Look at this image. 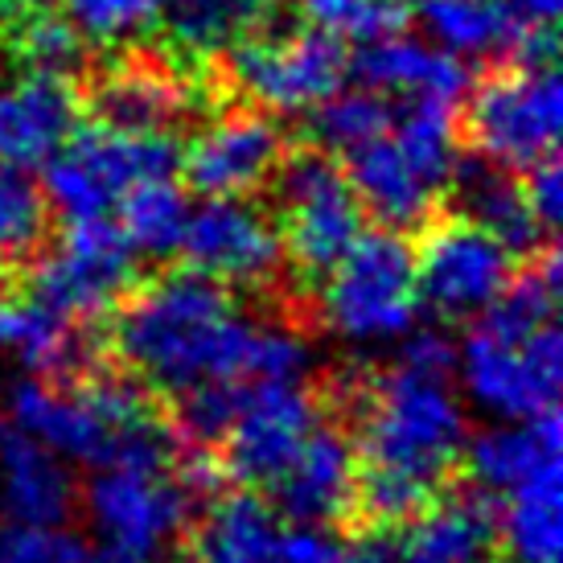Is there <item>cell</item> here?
Instances as JSON below:
<instances>
[{"label":"cell","instance_id":"1","mask_svg":"<svg viewBox=\"0 0 563 563\" xmlns=\"http://www.w3.org/2000/svg\"><path fill=\"white\" fill-rule=\"evenodd\" d=\"M465 407L453 371L395 362L358 391V494L354 510L399 527L449 482L465 453Z\"/></svg>","mask_w":563,"mask_h":563},{"label":"cell","instance_id":"2","mask_svg":"<svg viewBox=\"0 0 563 563\" xmlns=\"http://www.w3.org/2000/svg\"><path fill=\"white\" fill-rule=\"evenodd\" d=\"M264 325L194 267L165 272L132 292L115 317V354L161 395L202 383H260Z\"/></svg>","mask_w":563,"mask_h":563},{"label":"cell","instance_id":"3","mask_svg":"<svg viewBox=\"0 0 563 563\" xmlns=\"http://www.w3.org/2000/svg\"><path fill=\"white\" fill-rule=\"evenodd\" d=\"M181 165V148L173 132H124V128L95 124L70 132V141L42 165L46 169V202L66 222L111 219L132 186L173 177Z\"/></svg>","mask_w":563,"mask_h":563},{"label":"cell","instance_id":"4","mask_svg":"<svg viewBox=\"0 0 563 563\" xmlns=\"http://www.w3.org/2000/svg\"><path fill=\"white\" fill-rule=\"evenodd\" d=\"M321 309L329 329L358 345L404 338L420 297H416V255L399 231H362L354 247L325 272Z\"/></svg>","mask_w":563,"mask_h":563},{"label":"cell","instance_id":"5","mask_svg":"<svg viewBox=\"0 0 563 563\" xmlns=\"http://www.w3.org/2000/svg\"><path fill=\"white\" fill-rule=\"evenodd\" d=\"M456 362L470 399L498 420H531L560 399L563 342L555 321L539 329H501L477 317Z\"/></svg>","mask_w":563,"mask_h":563},{"label":"cell","instance_id":"6","mask_svg":"<svg viewBox=\"0 0 563 563\" xmlns=\"http://www.w3.org/2000/svg\"><path fill=\"white\" fill-rule=\"evenodd\" d=\"M276 177L280 198V243L284 255L305 276H325L329 267L354 247L362 235V206L345 181V169L321 148L284 153Z\"/></svg>","mask_w":563,"mask_h":563},{"label":"cell","instance_id":"7","mask_svg":"<svg viewBox=\"0 0 563 563\" xmlns=\"http://www.w3.org/2000/svg\"><path fill=\"white\" fill-rule=\"evenodd\" d=\"M563 120V91L555 66L501 70L473 91L465 132L485 161L510 173H527L555 153Z\"/></svg>","mask_w":563,"mask_h":563},{"label":"cell","instance_id":"8","mask_svg":"<svg viewBox=\"0 0 563 563\" xmlns=\"http://www.w3.org/2000/svg\"><path fill=\"white\" fill-rule=\"evenodd\" d=\"M194 489L181 473L144 465H103L87 485V515L103 551L153 563L181 534L194 510Z\"/></svg>","mask_w":563,"mask_h":563},{"label":"cell","instance_id":"9","mask_svg":"<svg viewBox=\"0 0 563 563\" xmlns=\"http://www.w3.org/2000/svg\"><path fill=\"white\" fill-rule=\"evenodd\" d=\"M231 79L267 111H284V115L313 111L321 99L345 87L350 54H345V42L321 30H255L231 46Z\"/></svg>","mask_w":563,"mask_h":563},{"label":"cell","instance_id":"10","mask_svg":"<svg viewBox=\"0 0 563 563\" xmlns=\"http://www.w3.org/2000/svg\"><path fill=\"white\" fill-rule=\"evenodd\" d=\"M132 260H136V251L124 239L120 222H66L63 247L33 267L30 292L37 300H46L66 321L99 317L132 288V276H136Z\"/></svg>","mask_w":563,"mask_h":563},{"label":"cell","instance_id":"11","mask_svg":"<svg viewBox=\"0 0 563 563\" xmlns=\"http://www.w3.org/2000/svg\"><path fill=\"white\" fill-rule=\"evenodd\" d=\"M416 255V297L444 321L482 317L510 284V251L470 219L428 227Z\"/></svg>","mask_w":563,"mask_h":563},{"label":"cell","instance_id":"12","mask_svg":"<svg viewBox=\"0 0 563 563\" xmlns=\"http://www.w3.org/2000/svg\"><path fill=\"white\" fill-rule=\"evenodd\" d=\"M317 423L321 416L313 395L300 383H247L235 420L222 437L219 470L243 485H272Z\"/></svg>","mask_w":563,"mask_h":563},{"label":"cell","instance_id":"13","mask_svg":"<svg viewBox=\"0 0 563 563\" xmlns=\"http://www.w3.org/2000/svg\"><path fill=\"white\" fill-rule=\"evenodd\" d=\"M177 251L194 272L239 288L267 284L284 260L280 227L247 198H206L189 210Z\"/></svg>","mask_w":563,"mask_h":563},{"label":"cell","instance_id":"14","mask_svg":"<svg viewBox=\"0 0 563 563\" xmlns=\"http://www.w3.org/2000/svg\"><path fill=\"white\" fill-rule=\"evenodd\" d=\"M284 153L280 124L272 115L239 108L198 128L189 148H181L177 169H186V181L202 198H247L272 181Z\"/></svg>","mask_w":563,"mask_h":563},{"label":"cell","instance_id":"15","mask_svg":"<svg viewBox=\"0 0 563 563\" xmlns=\"http://www.w3.org/2000/svg\"><path fill=\"white\" fill-rule=\"evenodd\" d=\"M79 128V95L66 75L25 70L0 87V161L42 169Z\"/></svg>","mask_w":563,"mask_h":563},{"label":"cell","instance_id":"16","mask_svg":"<svg viewBox=\"0 0 563 563\" xmlns=\"http://www.w3.org/2000/svg\"><path fill=\"white\" fill-rule=\"evenodd\" d=\"M280 510L297 522H313V527H329L338 518L354 515V494H358V453L354 440L317 423L305 437L297 456L288 461V470L272 482Z\"/></svg>","mask_w":563,"mask_h":563},{"label":"cell","instance_id":"17","mask_svg":"<svg viewBox=\"0 0 563 563\" xmlns=\"http://www.w3.org/2000/svg\"><path fill=\"white\" fill-rule=\"evenodd\" d=\"M498 548V510L482 489L423 501L395 543V563H489Z\"/></svg>","mask_w":563,"mask_h":563},{"label":"cell","instance_id":"18","mask_svg":"<svg viewBox=\"0 0 563 563\" xmlns=\"http://www.w3.org/2000/svg\"><path fill=\"white\" fill-rule=\"evenodd\" d=\"M0 510L30 527H63L75 515V477L63 456L16 423H0Z\"/></svg>","mask_w":563,"mask_h":563},{"label":"cell","instance_id":"19","mask_svg":"<svg viewBox=\"0 0 563 563\" xmlns=\"http://www.w3.org/2000/svg\"><path fill=\"white\" fill-rule=\"evenodd\" d=\"M194 99L198 91L177 70L148 58H128L91 82L95 120L124 132H173L194 111Z\"/></svg>","mask_w":563,"mask_h":563},{"label":"cell","instance_id":"20","mask_svg":"<svg viewBox=\"0 0 563 563\" xmlns=\"http://www.w3.org/2000/svg\"><path fill=\"white\" fill-rule=\"evenodd\" d=\"M563 423L548 407L531 420H506L485 428L482 437L465 440V465L482 494H515L522 485L560 473Z\"/></svg>","mask_w":563,"mask_h":563},{"label":"cell","instance_id":"21","mask_svg":"<svg viewBox=\"0 0 563 563\" xmlns=\"http://www.w3.org/2000/svg\"><path fill=\"white\" fill-rule=\"evenodd\" d=\"M345 181H350L362 210H371L378 222H387V231L423 227L432 219L440 198V189L391 141V128L375 141L358 144L354 153H345Z\"/></svg>","mask_w":563,"mask_h":563},{"label":"cell","instance_id":"22","mask_svg":"<svg viewBox=\"0 0 563 563\" xmlns=\"http://www.w3.org/2000/svg\"><path fill=\"white\" fill-rule=\"evenodd\" d=\"M350 70L358 75L362 87L383 95H407V99H449L456 103L470 91V70L465 63L440 46L404 37V33H383L375 42H362V54L350 58Z\"/></svg>","mask_w":563,"mask_h":563},{"label":"cell","instance_id":"23","mask_svg":"<svg viewBox=\"0 0 563 563\" xmlns=\"http://www.w3.org/2000/svg\"><path fill=\"white\" fill-rule=\"evenodd\" d=\"M449 186L456 189L461 198V210L473 227H482L485 235H494L510 255H539L543 243H548V231L539 227V219L531 214V206L522 198V186H518L510 169H501L494 161H461L456 157L453 177Z\"/></svg>","mask_w":563,"mask_h":563},{"label":"cell","instance_id":"24","mask_svg":"<svg viewBox=\"0 0 563 563\" xmlns=\"http://www.w3.org/2000/svg\"><path fill=\"white\" fill-rule=\"evenodd\" d=\"M276 534V510L251 489H239L210 501L186 548L177 551V563H272Z\"/></svg>","mask_w":563,"mask_h":563},{"label":"cell","instance_id":"25","mask_svg":"<svg viewBox=\"0 0 563 563\" xmlns=\"http://www.w3.org/2000/svg\"><path fill=\"white\" fill-rule=\"evenodd\" d=\"M0 350H13L37 375H63L82 366V342L70 333V321L54 313L33 292L9 297L0 292Z\"/></svg>","mask_w":563,"mask_h":563},{"label":"cell","instance_id":"26","mask_svg":"<svg viewBox=\"0 0 563 563\" xmlns=\"http://www.w3.org/2000/svg\"><path fill=\"white\" fill-rule=\"evenodd\" d=\"M276 0H157V16L186 54H219L264 30Z\"/></svg>","mask_w":563,"mask_h":563},{"label":"cell","instance_id":"27","mask_svg":"<svg viewBox=\"0 0 563 563\" xmlns=\"http://www.w3.org/2000/svg\"><path fill=\"white\" fill-rule=\"evenodd\" d=\"M407 13L420 16L432 46L449 49L456 58H482L510 49L515 21L506 16L501 0H416Z\"/></svg>","mask_w":563,"mask_h":563},{"label":"cell","instance_id":"28","mask_svg":"<svg viewBox=\"0 0 563 563\" xmlns=\"http://www.w3.org/2000/svg\"><path fill=\"white\" fill-rule=\"evenodd\" d=\"M498 539L515 551L518 563H560L563 551V489L560 473L506 494L498 518Z\"/></svg>","mask_w":563,"mask_h":563},{"label":"cell","instance_id":"29","mask_svg":"<svg viewBox=\"0 0 563 563\" xmlns=\"http://www.w3.org/2000/svg\"><path fill=\"white\" fill-rule=\"evenodd\" d=\"M115 210H120V231L136 255L169 260L173 251L181 247L189 206L186 194L173 186L169 177H153V181L132 186Z\"/></svg>","mask_w":563,"mask_h":563},{"label":"cell","instance_id":"30","mask_svg":"<svg viewBox=\"0 0 563 563\" xmlns=\"http://www.w3.org/2000/svg\"><path fill=\"white\" fill-rule=\"evenodd\" d=\"M391 141L404 148V157L432 181L437 189L449 186L456 148V103L449 99H411L399 120H391Z\"/></svg>","mask_w":563,"mask_h":563},{"label":"cell","instance_id":"31","mask_svg":"<svg viewBox=\"0 0 563 563\" xmlns=\"http://www.w3.org/2000/svg\"><path fill=\"white\" fill-rule=\"evenodd\" d=\"M395 111L383 91L371 87H354V91H338L321 99L313 108V141L321 153H354L358 144L375 141L391 128Z\"/></svg>","mask_w":563,"mask_h":563},{"label":"cell","instance_id":"32","mask_svg":"<svg viewBox=\"0 0 563 563\" xmlns=\"http://www.w3.org/2000/svg\"><path fill=\"white\" fill-rule=\"evenodd\" d=\"M49 227V202L30 169L0 161V260H30Z\"/></svg>","mask_w":563,"mask_h":563},{"label":"cell","instance_id":"33","mask_svg":"<svg viewBox=\"0 0 563 563\" xmlns=\"http://www.w3.org/2000/svg\"><path fill=\"white\" fill-rule=\"evenodd\" d=\"M300 9L338 42H375L407 25V0H300Z\"/></svg>","mask_w":563,"mask_h":563},{"label":"cell","instance_id":"34","mask_svg":"<svg viewBox=\"0 0 563 563\" xmlns=\"http://www.w3.org/2000/svg\"><path fill=\"white\" fill-rule=\"evenodd\" d=\"M13 54L25 63V70H49V75H66L82 63V37L79 30L66 21L54 4L33 13L25 25L4 33Z\"/></svg>","mask_w":563,"mask_h":563},{"label":"cell","instance_id":"35","mask_svg":"<svg viewBox=\"0 0 563 563\" xmlns=\"http://www.w3.org/2000/svg\"><path fill=\"white\" fill-rule=\"evenodd\" d=\"M82 42H128L157 21V0H58Z\"/></svg>","mask_w":563,"mask_h":563},{"label":"cell","instance_id":"36","mask_svg":"<svg viewBox=\"0 0 563 563\" xmlns=\"http://www.w3.org/2000/svg\"><path fill=\"white\" fill-rule=\"evenodd\" d=\"M247 383H202L194 391L177 395V437L189 444H219L243 404Z\"/></svg>","mask_w":563,"mask_h":563},{"label":"cell","instance_id":"37","mask_svg":"<svg viewBox=\"0 0 563 563\" xmlns=\"http://www.w3.org/2000/svg\"><path fill=\"white\" fill-rule=\"evenodd\" d=\"M91 551L82 539L66 534L63 527H30L4 522L0 527V563H87Z\"/></svg>","mask_w":563,"mask_h":563},{"label":"cell","instance_id":"38","mask_svg":"<svg viewBox=\"0 0 563 563\" xmlns=\"http://www.w3.org/2000/svg\"><path fill=\"white\" fill-rule=\"evenodd\" d=\"M522 198H527L531 214L539 219V227H543L548 235H555V231H560V219H563V169H560V157H555V153L543 161H534L531 169H527Z\"/></svg>","mask_w":563,"mask_h":563},{"label":"cell","instance_id":"39","mask_svg":"<svg viewBox=\"0 0 563 563\" xmlns=\"http://www.w3.org/2000/svg\"><path fill=\"white\" fill-rule=\"evenodd\" d=\"M342 539H333L325 527H313V522H297L292 531L276 534V548H272V563H342Z\"/></svg>","mask_w":563,"mask_h":563},{"label":"cell","instance_id":"40","mask_svg":"<svg viewBox=\"0 0 563 563\" xmlns=\"http://www.w3.org/2000/svg\"><path fill=\"white\" fill-rule=\"evenodd\" d=\"M501 9H506V16L515 21V33L518 30H555L563 0H501Z\"/></svg>","mask_w":563,"mask_h":563},{"label":"cell","instance_id":"41","mask_svg":"<svg viewBox=\"0 0 563 563\" xmlns=\"http://www.w3.org/2000/svg\"><path fill=\"white\" fill-rule=\"evenodd\" d=\"M54 0H0V33H13L16 25H25L33 13L49 9Z\"/></svg>","mask_w":563,"mask_h":563},{"label":"cell","instance_id":"42","mask_svg":"<svg viewBox=\"0 0 563 563\" xmlns=\"http://www.w3.org/2000/svg\"><path fill=\"white\" fill-rule=\"evenodd\" d=\"M342 563H395V551L387 543H378V539H366V543L345 548Z\"/></svg>","mask_w":563,"mask_h":563}]
</instances>
